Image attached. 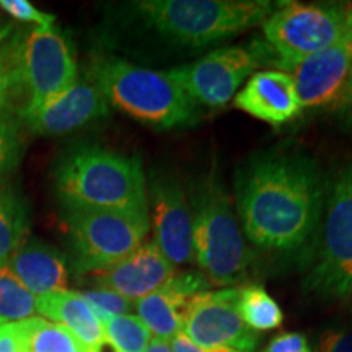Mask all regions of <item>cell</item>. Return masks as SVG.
Returning <instances> with one entry per match:
<instances>
[{"label": "cell", "instance_id": "obj_16", "mask_svg": "<svg viewBox=\"0 0 352 352\" xmlns=\"http://www.w3.org/2000/svg\"><path fill=\"white\" fill-rule=\"evenodd\" d=\"M176 267L162 254L153 241L142 243L122 261L107 270L91 272L95 287L109 289L135 302L168 283Z\"/></svg>", "mask_w": 352, "mask_h": 352}, {"label": "cell", "instance_id": "obj_27", "mask_svg": "<svg viewBox=\"0 0 352 352\" xmlns=\"http://www.w3.org/2000/svg\"><path fill=\"white\" fill-rule=\"evenodd\" d=\"M82 296L90 302L96 314H107V315H129L134 310V302L127 300L121 294L114 292L109 289H90L82 292Z\"/></svg>", "mask_w": 352, "mask_h": 352}, {"label": "cell", "instance_id": "obj_7", "mask_svg": "<svg viewBox=\"0 0 352 352\" xmlns=\"http://www.w3.org/2000/svg\"><path fill=\"white\" fill-rule=\"evenodd\" d=\"M305 289L321 298L352 297V164L331 184Z\"/></svg>", "mask_w": 352, "mask_h": 352}, {"label": "cell", "instance_id": "obj_22", "mask_svg": "<svg viewBox=\"0 0 352 352\" xmlns=\"http://www.w3.org/2000/svg\"><path fill=\"white\" fill-rule=\"evenodd\" d=\"M38 297L21 283L8 263L0 264V327L38 315Z\"/></svg>", "mask_w": 352, "mask_h": 352}, {"label": "cell", "instance_id": "obj_34", "mask_svg": "<svg viewBox=\"0 0 352 352\" xmlns=\"http://www.w3.org/2000/svg\"><path fill=\"white\" fill-rule=\"evenodd\" d=\"M342 46L352 59V7H346V20H344V34H342Z\"/></svg>", "mask_w": 352, "mask_h": 352}, {"label": "cell", "instance_id": "obj_20", "mask_svg": "<svg viewBox=\"0 0 352 352\" xmlns=\"http://www.w3.org/2000/svg\"><path fill=\"white\" fill-rule=\"evenodd\" d=\"M13 327L21 352H91L67 328L43 316L13 323Z\"/></svg>", "mask_w": 352, "mask_h": 352}, {"label": "cell", "instance_id": "obj_33", "mask_svg": "<svg viewBox=\"0 0 352 352\" xmlns=\"http://www.w3.org/2000/svg\"><path fill=\"white\" fill-rule=\"evenodd\" d=\"M0 352H21V346L13 323L0 327Z\"/></svg>", "mask_w": 352, "mask_h": 352}, {"label": "cell", "instance_id": "obj_19", "mask_svg": "<svg viewBox=\"0 0 352 352\" xmlns=\"http://www.w3.org/2000/svg\"><path fill=\"white\" fill-rule=\"evenodd\" d=\"M38 314L67 328L87 349L94 351L107 340L103 324L100 323L94 307L74 290H59L38 297Z\"/></svg>", "mask_w": 352, "mask_h": 352}, {"label": "cell", "instance_id": "obj_12", "mask_svg": "<svg viewBox=\"0 0 352 352\" xmlns=\"http://www.w3.org/2000/svg\"><path fill=\"white\" fill-rule=\"evenodd\" d=\"M153 243L173 264L183 266L192 256L191 208L183 184L173 175L155 173L151 182Z\"/></svg>", "mask_w": 352, "mask_h": 352}, {"label": "cell", "instance_id": "obj_21", "mask_svg": "<svg viewBox=\"0 0 352 352\" xmlns=\"http://www.w3.org/2000/svg\"><path fill=\"white\" fill-rule=\"evenodd\" d=\"M21 36L0 26V114L10 113L13 98L25 90L21 70Z\"/></svg>", "mask_w": 352, "mask_h": 352}, {"label": "cell", "instance_id": "obj_11", "mask_svg": "<svg viewBox=\"0 0 352 352\" xmlns=\"http://www.w3.org/2000/svg\"><path fill=\"white\" fill-rule=\"evenodd\" d=\"M239 294V287H227L196 296L184 316V336L204 349L230 347L241 352H253L259 336L246 327L241 318Z\"/></svg>", "mask_w": 352, "mask_h": 352}, {"label": "cell", "instance_id": "obj_18", "mask_svg": "<svg viewBox=\"0 0 352 352\" xmlns=\"http://www.w3.org/2000/svg\"><path fill=\"white\" fill-rule=\"evenodd\" d=\"M8 266L36 297L67 290L64 254L46 241L28 236L8 259Z\"/></svg>", "mask_w": 352, "mask_h": 352}, {"label": "cell", "instance_id": "obj_26", "mask_svg": "<svg viewBox=\"0 0 352 352\" xmlns=\"http://www.w3.org/2000/svg\"><path fill=\"white\" fill-rule=\"evenodd\" d=\"M21 157V139L19 124L13 121L10 113L0 114V186L13 170Z\"/></svg>", "mask_w": 352, "mask_h": 352}, {"label": "cell", "instance_id": "obj_8", "mask_svg": "<svg viewBox=\"0 0 352 352\" xmlns=\"http://www.w3.org/2000/svg\"><path fill=\"white\" fill-rule=\"evenodd\" d=\"M346 7L285 3L264 20L271 63L283 72L289 64L342 41Z\"/></svg>", "mask_w": 352, "mask_h": 352}, {"label": "cell", "instance_id": "obj_1", "mask_svg": "<svg viewBox=\"0 0 352 352\" xmlns=\"http://www.w3.org/2000/svg\"><path fill=\"white\" fill-rule=\"evenodd\" d=\"M236 209L248 241L271 253H300L320 232L327 179L318 162L279 148L254 155L235 182Z\"/></svg>", "mask_w": 352, "mask_h": 352}, {"label": "cell", "instance_id": "obj_17", "mask_svg": "<svg viewBox=\"0 0 352 352\" xmlns=\"http://www.w3.org/2000/svg\"><path fill=\"white\" fill-rule=\"evenodd\" d=\"M233 107L274 127L287 124L302 111L292 77L280 70L253 74L233 96Z\"/></svg>", "mask_w": 352, "mask_h": 352}, {"label": "cell", "instance_id": "obj_6", "mask_svg": "<svg viewBox=\"0 0 352 352\" xmlns=\"http://www.w3.org/2000/svg\"><path fill=\"white\" fill-rule=\"evenodd\" d=\"M72 261L77 272L107 270L134 253L151 228L148 215L64 206Z\"/></svg>", "mask_w": 352, "mask_h": 352}, {"label": "cell", "instance_id": "obj_3", "mask_svg": "<svg viewBox=\"0 0 352 352\" xmlns=\"http://www.w3.org/2000/svg\"><path fill=\"white\" fill-rule=\"evenodd\" d=\"M192 256L209 284L226 287L240 283L250 266L240 223L222 179L209 171L189 191Z\"/></svg>", "mask_w": 352, "mask_h": 352}, {"label": "cell", "instance_id": "obj_35", "mask_svg": "<svg viewBox=\"0 0 352 352\" xmlns=\"http://www.w3.org/2000/svg\"><path fill=\"white\" fill-rule=\"evenodd\" d=\"M145 352H173V351H171V346L166 341H162V340H157V338H153Z\"/></svg>", "mask_w": 352, "mask_h": 352}, {"label": "cell", "instance_id": "obj_10", "mask_svg": "<svg viewBox=\"0 0 352 352\" xmlns=\"http://www.w3.org/2000/svg\"><path fill=\"white\" fill-rule=\"evenodd\" d=\"M259 65L258 57L246 47H220L202 59L168 70V76L196 103L210 108L227 104L246 78Z\"/></svg>", "mask_w": 352, "mask_h": 352}, {"label": "cell", "instance_id": "obj_15", "mask_svg": "<svg viewBox=\"0 0 352 352\" xmlns=\"http://www.w3.org/2000/svg\"><path fill=\"white\" fill-rule=\"evenodd\" d=\"M109 103L95 82L77 80L34 111L25 114L30 129L41 135H63L108 116Z\"/></svg>", "mask_w": 352, "mask_h": 352}, {"label": "cell", "instance_id": "obj_4", "mask_svg": "<svg viewBox=\"0 0 352 352\" xmlns=\"http://www.w3.org/2000/svg\"><path fill=\"white\" fill-rule=\"evenodd\" d=\"M134 10L165 41L204 47L264 23L276 8L264 0H144Z\"/></svg>", "mask_w": 352, "mask_h": 352}, {"label": "cell", "instance_id": "obj_13", "mask_svg": "<svg viewBox=\"0 0 352 352\" xmlns=\"http://www.w3.org/2000/svg\"><path fill=\"white\" fill-rule=\"evenodd\" d=\"M283 72L292 77L302 108L331 109L349 82L352 59L340 43L289 64Z\"/></svg>", "mask_w": 352, "mask_h": 352}, {"label": "cell", "instance_id": "obj_14", "mask_svg": "<svg viewBox=\"0 0 352 352\" xmlns=\"http://www.w3.org/2000/svg\"><path fill=\"white\" fill-rule=\"evenodd\" d=\"M209 285L201 271L175 272L164 287L135 300L134 310L151 334L170 342L183 333L189 303L199 294L208 292Z\"/></svg>", "mask_w": 352, "mask_h": 352}, {"label": "cell", "instance_id": "obj_2", "mask_svg": "<svg viewBox=\"0 0 352 352\" xmlns=\"http://www.w3.org/2000/svg\"><path fill=\"white\" fill-rule=\"evenodd\" d=\"M54 179L64 206L148 215L147 182L138 157L78 147L59 162Z\"/></svg>", "mask_w": 352, "mask_h": 352}, {"label": "cell", "instance_id": "obj_9", "mask_svg": "<svg viewBox=\"0 0 352 352\" xmlns=\"http://www.w3.org/2000/svg\"><path fill=\"white\" fill-rule=\"evenodd\" d=\"M21 70L28 95L21 116L64 94L77 82L78 67L67 39L57 30L34 28L21 39Z\"/></svg>", "mask_w": 352, "mask_h": 352}, {"label": "cell", "instance_id": "obj_29", "mask_svg": "<svg viewBox=\"0 0 352 352\" xmlns=\"http://www.w3.org/2000/svg\"><path fill=\"white\" fill-rule=\"evenodd\" d=\"M315 352H352V329L331 328L323 331Z\"/></svg>", "mask_w": 352, "mask_h": 352}, {"label": "cell", "instance_id": "obj_28", "mask_svg": "<svg viewBox=\"0 0 352 352\" xmlns=\"http://www.w3.org/2000/svg\"><path fill=\"white\" fill-rule=\"evenodd\" d=\"M0 10H3L12 19L33 23L38 28H51L54 25V16L38 10L28 0H0Z\"/></svg>", "mask_w": 352, "mask_h": 352}, {"label": "cell", "instance_id": "obj_23", "mask_svg": "<svg viewBox=\"0 0 352 352\" xmlns=\"http://www.w3.org/2000/svg\"><path fill=\"white\" fill-rule=\"evenodd\" d=\"M28 212L19 195L6 186H0V264L8 259L26 239Z\"/></svg>", "mask_w": 352, "mask_h": 352}, {"label": "cell", "instance_id": "obj_25", "mask_svg": "<svg viewBox=\"0 0 352 352\" xmlns=\"http://www.w3.org/2000/svg\"><path fill=\"white\" fill-rule=\"evenodd\" d=\"M101 324L104 336L118 352H145L152 341L151 331L134 315H113Z\"/></svg>", "mask_w": 352, "mask_h": 352}, {"label": "cell", "instance_id": "obj_31", "mask_svg": "<svg viewBox=\"0 0 352 352\" xmlns=\"http://www.w3.org/2000/svg\"><path fill=\"white\" fill-rule=\"evenodd\" d=\"M331 111L336 114L338 120H340V122L346 129L352 131V74L344 91H342L341 98L331 108Z\"/></svg>", "mask_w": 352, "mask_h": 352}, {"label": "cell", "instance_id": "obj_24", "mask_svg": "<svg viewBox=\"0 0 352 352\" xmlns=\"http://www.w3.org/2000/svg\"><path fill=\"white\" fill-rule=\"evenodd\" d=\"M239 311L246 327L256 333L279 328L284 321V314L277 302L266 292V289L256 284L240 287Z\"/></svg>", "mask_w": 352, "mask_h": 352}, {"label": "cell", "instance_id": "obj_30", "mask_svg": "<svg viewBox=\"0 0 352 352\" xmlns=\"http://www.w3.org/2000/svg\"><path fill=\"white\" fill-rule=\"evenodd\" d=\"M264 352H311L302 333H283L272 338Z\"/></svg>", "mask_w": 352, "mask_h": 352}, {"label": "cell", "instance_id": "obj_32", "mask_svg": "<svg viewBox=\"0 0 352 352\" xmlns=\"http://www.w3.org/2000/svg\"><path fill=\"white\" fill-rule=\"evenodd\" d=\"M171 351L173 352H241L236 349H230V347H212V349H204L195 344L188 336L179 333L178 336L171 340Z\"/></svg>", "mask_w": 352, "mask_h": 352}, {"label": "cell", "instance_id": "obj_5", "mask_svg": "<svg viewBox=\"0 0 352 352\" xmlns=\"http://www.w3.org/2000/svg\"><path fill=\"white\" fill-rule=\"evenodd\" d=\"M91 76L111 107L145 126L168 131L197 121L196 101L168 72L111 59L96 64Z\"/></svg>", "mask_w": 352, "mask_h": 352}]
</instances>
